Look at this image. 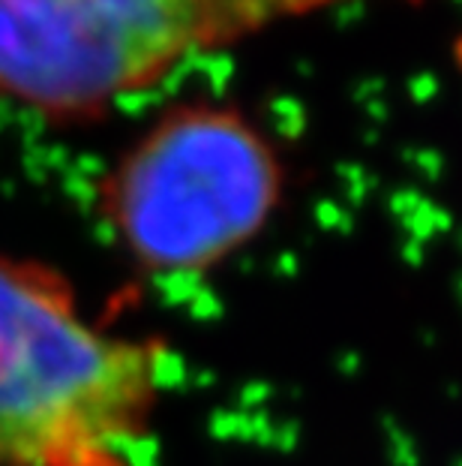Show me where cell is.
I'll use <instances>...</instances> for the list:
<instances>
[{
  "instance_id": "cell-2",
  "label": "cell",
  "mask_w": 462,
  "mask_h": 466,
  "mask_svg": "<svg viewBox=\"0 0 462 466\" xmlns=\"http://www.w3.org/2000/svg\"><path fill=\"white\" fill-rule=\"evenodd\" d=\"M286 199V163L247 115L216 102L163 111L97 184L115 253L156 283L204 280L256 244Z\"/></svg>"
},
{
  "instance_id": "cell-1",
  "label": "cell",
  "mask_w": 462,
  "mask_h": 466,
  "mask_svg": "<svg viewBox=\"0 0 462 466\" xmlns=\"http://www.w3.org/2000/svg\"><path fill=\"white\" fill-rule=\"evenodd\" d=\"M168 365L58 265L0 253V466H150Z\"/></svg>"
},
{
  "instance_id": "cell-3",
  "label": "cell",
  "mask_w": 462,
  "mask_h": 466,
  "mask_svg": "<svg viewBox=\"0 0 462 466\" xmlns=\"http://www.w3.org/2000/svg\"><path fill=\"white\" fill-rule=\"evenodd\" d=\"M357 0H0V102L88 120L195 54Z\"/></svg>"
}]
</instances>
